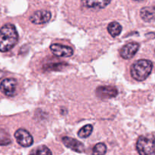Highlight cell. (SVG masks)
Returning a JSON list of instances; mask_svg holds the SVG:
<instances>
[{
    "instance_id": "6da1fadb",
    "label": "cell",
    "mask_w": 155,
    "mask_h": 155,
    "mask_svg": "<svg viewBox=\"0 0 155 155\" xmlns=\"http://www.w3.org/2000/svg\"><path fill=\"white\" fill-rule=\"evenodd\" d=\"M18 40V32L13 24H5L0 29V51H8L16 45Z\"/></svg>"
},
{
    "instance_id": "7a4b0ae2",
    "label": "cell",
    "mask_w": 155,
    "mask_h": 155,
    "mask_svg": "<svg viewBox=\"0 0 155 155\" xmlns=\"http://www.w3.org/2000/svg\"><path fill=\"white\" fill-rule=\"evenodd\" d=\"M153 64L151 61L141 59L137 61L131 67V76L137 81H143L151 74Z\"/></svg>"
},
{
    "instance_id": "3957f363",
    "label": "cell",
    "mask_w": 155,
    "mask_h": 155,
    "mask_svg": "<svg viewBox=\"0 0 155 155\" xmlns=\"http://www.w3.org/2000/svg\"><path fill=\"white\" fill-rule=\"evenodd\" d=\"M136 150L139 155H155V138L140 136L136 142Z\"/></svg>"
},
{
    "instance_id": "277c9868",
    "label": "cell",
    "mask_w": 155,
    "mask_h": 155,
    "mask_svg": "<svg viewBox=\"0 0 155 155\" xmlns=\"http://www.w3.org/2000/svg\"><path fill=\"white\" fill-rule=\"evenodd\" d=\"M15 138L17 142L23 147H30L33 143V138L27 130L18 129L15 133Z\"/></svg>"
},
{
    "instance_id": "5b68a950",
    "label": "cell",
    "mask_w": 155,
    "mask_h": 155,
    "mask_svg": "<svg viewBox=\"0 0 155 155\" xmlns=\"http://www.w3.org/2000/svg\"><path fill=\"white\" fill-rule=\"evenodd\" d=\"M17 83V80L14 78L5 79L0 84V90L7 96H14L16 94Z\"/></svg>"
},
{
    "instance_id": "8992f818",
    "label": "cell",
    "mask_w": 155,
    "mask_h": 155,
    "mask_svg": "<svg viewBox=\"0 0 155 155\" xmlns=\"http://www.w3.org/2000/svg\"><path fill=\"white\" fill-rule=\"evenodd\" d=\"M50 49L51 52L58 57H71L74 53V50L71 47L61 44H52L50 46Z\"/></svg>"
},
{
    "instance_id": "52a82bcc",
    "label": "cell",
    "mask_w": 155,
    "mask_h": 155,
    "mask_svg": "<svg viewBox=\"0 0 155 155\" xmlns=\"http://www.w3.org/2000/svg\"><path fill=\"white\" fill-rule=\"evenodd\" d=\"M95 93H96V95L98 98L105 99V98H110L116 97L118 94V90L114 86H98L96 89Z\"/></svg>"
},
{
    "instance_id": "ba28073f",
    "label": "cell",
    "mask_w": 155,
    "mask_h": 155,
    "mask_svg": "<svg viewBox=\"0 0 155 155\" xmlns=\"http://www.w3.org/2000/svg\"><path fill=\"white\" fill-rule=\"evenodd\" d=\"M51 18V12L46 10H41L34 12L30 17V21L35 24H43L48 22Z\"/></svg>"
},
{
    "instance_id": "9c48e42d",
    "label": "cell",
    "mask_w": 155,
    "mask_h": 155,
    "mask_svg": "<svg viewBox=\"0 0 155 155\" xmlns=\"http://www.w3.org/2000/svg\"><path fill=\"white\" fill-rule=\"evenodd\" d=\"M111 0H81L82 5L91 10H101L107 7Z\"/></svg>"
},
{
    "instance_id": "30bf717a",
    "label": "cell",
    "mask_w": 155,
    "mask_h": 155,
    "mask_svg": "<svg viewBox=\"0 0 155 155\" xmlns=\"http://www.w3.org/2000/svg\"><path fill=\"white\" fill-rule=\"evenodd\" d=\"M139 48V45L136 42H130L124 45L120 51V54L124 59H130L135 56Z\"/></svg>"
},
{
    "instance_id": "8fae6325",
    "label": "cell",
    "mask_w": 155,
    "mask_h": 155,
    "mask_svg": "<svg viewBox=\"0 0 155 155\" xmlns=\"http://www.w3.org/2000/svg\"><path fill=\"white\" fill-rule=\"evenodd\" d=\"M62 142H63L64 145L67 148H70V149L73 150V151H76V152L82 153L85 150V147L83 144L82 142H79L77 139H73V138L65 136V137L62 138Z\"/></svg>"
},
{
    "instance_id": "7c38bea8",
    "label": "cell",
    "mask_w": 155,
    "mask_h": 155,
    "mask_svg": "<svg viewBox=\"0 0 155 155\" xmlns=\"http://www.w3.org/2000/svg\"><path fill=\"white\" fill-rule=\"evenodd\" d=\"M140 16L145 22H151L155 19V9L151 7H144L140 11Z\"/></svg>"
},
{
    "instance_id": "4fadbf2b",
    "label": "cell",
    "mask_w": 155,
    "mask_h": 155,
    "mask_svg": "<svg viewBox=\"0 0 155 155\" xmlns=\"http://www.w3.org/2000/svg\"><path fill=\"white\" fill-rule=\"evenodd\" d=\"M107 31H108L109 34L111 35L113 37H116V36H119L120 34L121 31H122V27L119 23L114 21V22L110 23L107 26Z\"/></svg>"
},
{
    "instance_id": "5bb4252c",
    "label": "cell",
    "mask_w": 155,
    "mask_h": 155,
    "mask_svg": "<svg viewBox=\"0 0 155 155\" xmlns=\"http://www.w3.org/2000/svg\"><path fill=\"white\" fill-rule=\"evenodd\" d=\"M30 155H52V154L49 148L45 145H41L32 150Z\"/></svg>"
},
{
    "instance_id": "9a60e30c",
    "label": "cell",
    "mask_w": 155,
    "mask_h": 155,
    "mask_svg": "<svg viewBox=\"0 0 155 155\" xmlns=\"http://www.w3.org/2000/svg\"><path fill=\"white\" fill-rule=\"evenodd\" d=\"M92 130H93V127L90 124H87L85 127H82L78 132V136L80 138H83V139H86L88 138L92 133Z\"/></svg>"
},
{
    "instance_id": "2e32d148",
    "label": "cell",
    "mask_w": 155,
    "mask_h": 155,
    "mask_svg": "<svg viewBox=\"0 0 155 155\" xmlns=\"http://www.w3.org/2000/svg\"><path fill=\"white\" fill-rule=\"evenodd\" d=\"M12 140L10 139L8 133L4 130V129L0 127V145H8L11 144Z\"/></svg>"
},
{
    "instance_id": "e0dca14e",
    "label": "cell",
    "mask_w": 155,
    "mask_h": 155,
    "mask_svg": "<svg viewBox=\"0 0 155 155\" xmlns=\"http://www.w3.org/2000/svg\"><path fill=\"white\" fill-rule=\"evenodd\" d=\"M107 151V147L104 143H98L94 146L92 150L93 155H104Z\"/></svg>"
},
{
    "instance_id": "ac0fdd59",
    "label": "cell",
    "mask_w": 155,
    "mask_h": 155,
    "mask_svg": "<svg viewBox=\"0 0 155 155\" xmlns=\"http://www.w3.org/2000/svg\"><path fill=\"white\" fill-rule=\"evenodd\" d=\"M67 64L64 63H56V64H46L44 67V70L45 71H60L62 68H64Z\"/></svg>"
},
{
    "instance_id": "d6986e66",
    "label": "cell",
    "mask_w": 155,
    "mask_h": 155,
    "mask_svg": "<svg viewBox=\"0 0 155 155\" xmlns=\"http://www.w3.org/2000/svg\"><path fill=\"white\" fill-rule=\"evenodd\" d=\"M5 75L4 73L2 72V71H0V79H2L3 77V76Z\"/></svg>"
},
{
    "instance_id": "ffe728a7",
    "label": "cell",
    "mask_w": 155,
    "mask_h": 155,
    "mask_svg": "<svg viewBox=\"0 0 155 155\" xmlns=\"http://www.w3.org/2000/svg\"><path fill=\"white\" fill-rule=\"evenodd\" d=\"M133 1H136V2H141V1H142V0H133Z\"/></svg>"
}]
</instances>
